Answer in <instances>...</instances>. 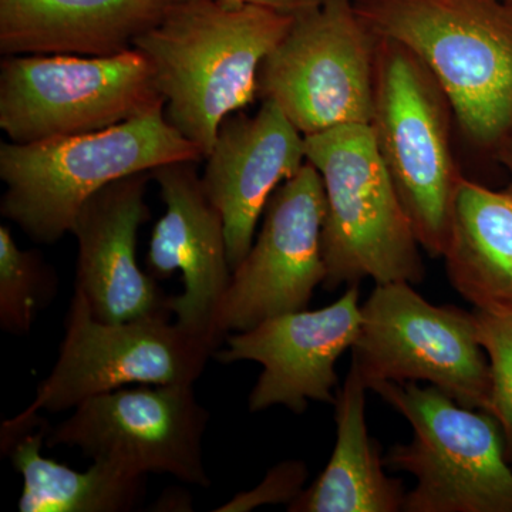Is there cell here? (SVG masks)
I'll return each mask as SVG.
<instances>
[{"mask_svg":"<svg viewBox=\"0 0 512 512\" xmlns=\"http://www.w3.org/2000/svg\"><path fill=\"white\" fill-rule=\"evenodd\" d=\"M295 16L222 0H178L134 42L147 57L165 100L168 123L202 156L224 119L256 97L259 66Z\"/></svg>","mask_w":512,"mask_h":512,"instance_id":"1","label":"cell"},{"mask_svg":"<svg viewBox=\"0 0 512 512\" xmlns=\"http://www.w3.org/2000/svg\"><path fill=\"white\" fill-rule=\"evenodd\" d=\"M202 160L201 151L165 119L164 109L80 136L5 141L0 214L36 244H55L72 231L84 202L107 185L174 161Z\"/></svg>","mask_w":512,"mask_h":512,"instance_id":"2","label":"cell"},{"mask_svg":"<svg viewBox=\"0 0 512 512\" xmlns=\"http://www.w3.org/2000/svg\"><path fill=\"white\" fill-rule=\"evenodd\" d=\"M379 39L406 47L433 74L461 130L478 144L512 127V9L498 0H357Z\"/></svg>","mask_w":512,"mask_h":512,"instance_id":"3","label":"cell"},{"mask_svg":"<svg viewBox=\"0 0 512 512\" xmlns=\"http://www.w3.org/2000/svg\"><path fill=\"white\" fill-rule=\"evenodd\" d=\"M306 161L322 177L325 218L323 289L424 279L419 239L404 210L372 124H348L305 136Z\"/></svg>","mask_w":512,"mask_h":512,"instance_id":"4","label":"cell"},{"mask_svg":"<svg viewBox=\"0 0 512 512\" xmlns=\"http://www.w3.org/2000/svg\"><path fill=\"white\" fill-rule=\"evenodd\" d=\"M379 394L412 426L409 443L396 444L384 466L416 480L404 512H512V464L500 424L437 387L377 384Z\"/></svg>","mask_w":512,"mask_h":512,"instance_id":"5","label":"cell"},{"mask_svg":"<svg viewBox=\"0 0 512 512\" xmlns=\"http://www.w3.org/2000/svg\"><path fill=\"white\" fill-rule=\"evenodd\" d=\"M170 319L103 322L82 293L74 291L55 366L33 403L3 423L2 441L37 426L40 412H67L121 387L197 382L220 348Z\"/></svg>","mask_w":512,"mask_h":512,"instance_id":"6","label":"cell"},{"mask_svg":"<svg viewBox=\"0 0 512 512\" xmlns=\"http://www.w3.org/2000/svg\"><path fill=\"white\" fill-rule=\"evenodd\" d=\"M164 106L137 49L110 57L5 56L0 63V128L12 143L94 133Z\"/></svg>","mask_w":512,"mask_h":512,"instance_id":"7","label":"cell"},{"mask_svg":"<svg viewBox=\"0 0 512 512\" xmlns=\"http://www.w3.org/2000/svg\"><path fill=\"white\" fill-rule=\"evenodd\" d=\"M377 37L350 0H323L293 18L262 60L256 97L279 107L303 136L375 117Z\"/></svg>","mask_w":512,"mask_h":512,"instance_id":"8","label":"cell"},{"mask_svg":"<svg viewBox=\"0 0 512 512\" xmlns=\"http://www.w3.org/2000/svg\"><path fill=\"white\" fill-rule=\"evenodd\" d=\"M352 367L369 390L427 382L470 409L491 414V370L476 316L433 305L409 282L376 284L362 305Z\"/></svg>","mask_w":512,"mask_h":512,"instance_id":"9","label":"cell"},{"mask_svg":"<svg viewBox=\"0 0 512 512\" xmlns=\"http://www.w3.org/2000/svg\"><path fill=\"white\" fill-rule=\"evenodd\" d=\"M444 93L406 47L377 37L375 130L420 247L443 258L458 178L448 143Z\"/></svg>","mask_w":512,"mask_h":512,"instance_id":"10","label":"cell"},{"mask_svg":"<svg viewBox=\"0 0 512 512\" xmlns=\"http://www.w3.org/2000/svg\"><path fill=\"white\" fill-rule=\"evenodd\" d=\"M47 431V447L79 448L136 476L168 474L210 487L202 440L210 414L194 384H140L90 397Z\"/></svg>","mask_w":512,"mask_h":512,"instance_id":"11","label":"cell"},{"mask_svg":"<svg viewBox=\"0 0 512 512\" xmlns=\"http://www.w3.org/2000/svg\"><path fill=\"white\" fill-rule=\"evenodd\" d=\"M325 208L322 177L308 161L276 188L258 237L232 271L218 319L225 339L275 316L308 309L315 289L326 278Z\"/></svg>","mask_w":512,"mask_h":512,"instance_id":"12","label":"cell"},{"mask_svg":"<svg viewBox=\"0 0 512 512\" xmlns=\"http://www.w3.org/2000/svg\"><path fill=\"white\" fill-rule=\"evenodd\" d=\"M362 325L359 285L318 311L285 313L245 332L228 335L215 353L222 363L256 362L262 373L251 394L249 410L285 406L296 414L308 404H335L339 377L336 363L355 345Z\"/></svg>","mask_w":512,"mask_h":512,"instance_id":"13","label":"cell"},{"mask_svg":"<svg viewBox=\"0 0 512 512\" xmlns=\"http://www.w3.org/2000/svg\"><path fill=\"white\" fill-rule=\"evenodd\" d=\"M197 164L174 161L151 171L165 211L151 234L147 272L157 281L181 272L184 291L171 299L175 323L221 349L225 336L218 319L232 268L224 220L204 190Z\"/></svg>","mask_w":512,"mask_h":512,"instance_id":"14","label":"cell"},{"mask_svg":"<svg viewBox=\"0 0 512 512\" xmlns=\"http://www.w3.org/2000/svg\"><path fill=\"white\" fill-rule=\"evenodd\" d=\"M151 173L121 178L84 202L72 225L77 239L74 291L103 322L171 318V299L137 262V237L150 220Z\"/></svg>","mask_w":512,"mask_h":512,"instance_id":"15","label":"cell"},{"mask_svg":"<svg viewBox=\"0 0 512 512\" xmlns=\"http://www.w3.org/2000/svg\"><path fill=\"white\" fill-rule=\"evenodd\" d=\"M205 160L202 185L224 220L234 271L254 244L269 198L305 165V136L265 100L254 116L234 113L224 119Z\"/></svg>","mask_w":512,"mask_h":512,"instance_id":"16","label":"cell"},{"mask_svg":"<svg viewBox=\"0 0 512 512\" xmlns=\"http://www.w3.org/2000/svg\"><path fill=\"white\" fill-rule=\"evenodd\" d=\"M178 0H0L3 56L110 57L134 49Z\"/></svg>","mask_w":512,"mask_h":512,"instance_id":"17","label":"cell"},{"mask_svg":"<svg viewBox=\"0 0 512 512\" xmlns=\"http://www.w3.org/2000/svg\"><path fill=\"white\" fill-rule=\"evenodd\" d=\"M443 258L450 284L476 311L512 315V192L458 178Z\"/></svg>","mask_w":512,"mask_h":512,"instance_id":"18","label":"cell"},{"mask_svg":"<svg viewBox=\"0 0 512 512\" xmlns=\"http://www.w3.org/2000/svg\"><path fill=\"white\" fill-rule=\"evenodd\" d=\"M353 367L336 394V444L328 466L289 512H399L402 480L387 476L366 424V392Z\"/></svg>","mask_w":512,"mask_h":512,"instance_id":"19","label":"cell"},{"mask_svg":"<svg viewBox=\"0 0 512 512\" xmlns=\"http://www.w3.org/2000/svg\"><path fill=\"white\" fill-rule=\"evenodd\" d=\"M35 429L22 431L2 444L23 477L20 511L128 512L141 504L146 477L103 461H93L86 471L73 470L43 456L42 444L49 427L43 423Z\"/></svg>","mask_w":512,"mask_h":512,"instance_id":"20","label":"cell"},{"mask_svg":"<svg viewBox=\"0 0 512 512\" xmlns=\"http://www.w3.org/2000/svg\"><path fill=\"white\" fill-rule=\"evenodd\" d=\"M56 271L40 252L16 244L10 229L0 227V328L26 336L57 293Z\"/></svg>","mask_w":512,"mask_h":512,"instance_id":"21","label":"cell"},{"mask_svg":"<svg viewBox=\"0 0 512 512\" xmlns=\"http://www.w3.org/2000/svg\"><path fill=\"white\" fill-rule=\"evenodd\" d=\"M477 336L491 370V416L503 431L512 464V315L474 311Z\"/></svg>","mask_w":512,"mask_h":512,"instance_id":"22","label":"cell"},{"mask_svg":"<svg viewBox=\"0 0 512 512\" xmlns=\"http://www.w3.org/2000/svg\"><path fill=\"white\" fill-rule=\"evenodd\" d=\"M308 468L302 461H285L266 474L264 481L248 493L235 495L217 511L247 512L262 505L291 504L303 491Z\"/></svg>","mask_w":512,"mask_h":512,"instance_id":"23","label":"cell"},{"mask_svg":"<svg viewBox=\"0 0 512 512\" xmlns=\"http://www.w3.org/2000/svg\"><path fill=\"white\" fill-rule=\"evenodd\" d=\"M238 3H249L284 15L298 16L308 10L319 8L323 0H238Z\"/></svg>","mask_w":512,"mask_h":512,"instance_id":"24","label":"cell"},{"mask_svg":"<svg viewBox=\"0 0 512 512\" xmlns=\"http://www.w3.org/2000/svg\"><path fill=\"white\" fill-rule=\"evenodd\" d=\"M222 2L227 3V5H242V3H238V0H222Z\"/></svg>","mask_w":512,"mask_h":512,"instance_id":"25","label":"cell"},{"mask_svg":"<svg viewBox=\"0 0 512 512\" xmlns=\"http://www.w3.org/2000/svg\"><path fill=\"white\" fill-rule=\"evenodd\" d=\"M508 163H510V170H511V174H512V153H511L510 160H508ZM510 191L512 192V187H511Z\"/></svg>","mask_w":512,"mask_h":512,"instance_id":"26","label":"cell"}]
</instances>
